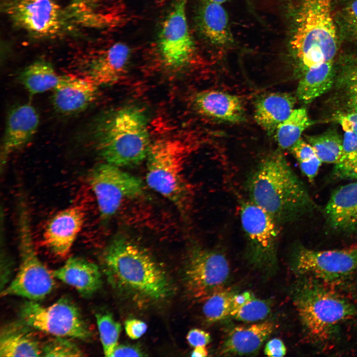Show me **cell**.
<instances>
[{"label": "cell", "instance_id": "obj_13", "mask_svg": "<svg viewBox=\"0 0 357 357\" xmlns=\"http://www.w3.org/2000/svg\"><path fill=\"white\" fill-rule=\"evenodd\" d=\"M295 267L300 274L334 281L344 278L357 268V248L315 250L300 248L295 258Z\"/></svg>", "mask_w": 357, "mask_h": 357}, {"label": "cell", "instance_id": "obj_24", "mask_svg": "<svg viewBox=\"0 0 357 357\" xmlns=\"http://www.w3.org/2000/svg\"><path fill=\"white\" fill-rule=\"evenodd\" d=\"M274 330L273 322L266 321L247 326H238L229 333L221 353L225 355H244L259 349Z\"/></svg>", "mask_w": 357, "mask_h": 357}, {"label": "cell", "instance_id": "obj_19", "mask_svg": "<svg viewBox=\"0 0 357 357\" xmlns=\"http://www.w3.org/2000/svg\"><path fill=\"white\" fill-rule=\"evenodd\" d=\"M201 114L221 122L240 123L246 119L245 110L237 96L216 90L202 91L193 99Z\"/></svg>", "mask_w": 357, "mask_h": 357}, {"label": "cell", "instance_id": "obj_46", "mask_svg": "<svg viewBox=\"0 0 357 357\" xmlns=\"http://www.w3.org/2000/svg\"><path fill=\"white\" fill-rule=\"evenodd\" d=\"M208 352L205 346H199L194 347L191 356L204 357L207 356Z\"/></svg>", "mask_w": 357, "mask_h": 357}, {"label": "cell", "instance_id": "obj_32", "mask_svg": "<svg viewBox=\"0 0 357 357\" xmlns=\"http://www.w3.org/2000/svg\"><path fill=\"white\" fill-rule=\"evenodd\" d=\"M334 172L341 178L357 179V135L351 131L344 132L342 154Z\"/></svg>", "mask_w": 357, "mask_h": 357}, {"label": "cell", "instance_id": "obj_45", "mask_svg": "<svg viewBox=\"0 0 357 357\" xmlns=\"http://www.w3.org/2000/svg\"><path fill=\"white\" fill-rule=\"evenodd\" d=\"M254 298L253 294L248 291L234 295L232 298L231 312H234Z\"/></svg>", "mask_w": 357, "mask_h": 357}, {"label": "cell", "instance_id": "obj_15", "mask_svg": "<svg viewBox=\"0 0 357 357\" xmlns=\"http://www.w3.org/2000/svg\"><path fill=\"white\" fill-rule=\"evenodd\" d=\"M85 212L78 206L58 212L48 222L43 233L45 245L55 255L66 256L82 230Z\"/></svg>", "mask_w": 357, "mask_h": 357}, {"label": "cell", "instance_id": "obj_35", "mask_svg": "<svg viewBox=\"0 0 357 357\" xmlns=\"http://www.w3.org/2000/svg\"><path fill=\"white\" fill-rule=\"evenodd\" d=\"M270 308L265 301L252 298L238 310L231 313L236 320L247 322L264 319L269 313Z\"/></svg>", "mask_w": 357, "mask_h": 357}, {"label": "cell", "instance_id": "obj_41", "mask_svg": "<svg viewBox=\"0 0 357 357\" xmlns=\"http://www.w3.org/2000/svg\"><path fill=\"white\" fill-rule=\"evenodd\" d=\"M322 162L315 156L310 160L299 163L302 172L312 181L316 176Z\"/></svg>", "mask_w": 357, "mask_h": 357}, {"label": "cell", "instance_id": "obj_39", "mask_svg": "<svg viewBox=\"0 0 357 357\" xmlns=\"http://www.w3.org/2000/svg\"><path fill=\"white\" fill-rule=\"evenodd\" d=\"M126 335L131 339L140 338L147 331V326L143 321L132 318L127 319L124 323Z\"/></svg>", "mask_w": 357, "mask_h": 357}, {"label": "cell", "instance_id": "obj_1", "mask_svg": "<svg viewBox=\"0 0 357 357\" xmlns=\"http://www.w3.org/2000/svg\"><path fill=\"white\" fill-rule=\"evenodd\" d=\"M102 259L110 284L131 299L159 301L172 292L163 266L145 247L122 235L112 239L103 252Z\"/></svg>", "mask_w": 357, "mask_h": 357}, {"label": "cell", "instance_id": "obj_17", "mask_svg": "<svg viewBox=\"0 0 357 357\" xmlns=\"http://www.w3.org/2000/svg\"><path fill=\"white\" fill-rule=\"evenodd\" d=\"M88 78L73 74L60 75L53 89L52 103L59 113L70 115L79 113L96 99L98 87Z\"/></svg>", "mask_w": 357, "mask_h": 357}, {"label": "cell", "instance_id": "obj_28", "mask_svg": "<svg viewBox=\"0 0 357 357\" xmlns=\"http://www.w3.org/2000/svg\"><path fill=\"white\" fill-rule=\"evenodd\" d=\"M101 0H71L65 12L73 24L94 28H104L112 25V20L102 12Z\"/></svg>", "mask_w": 357, "mask_h": 357}, {"label": "cell", "instance_id": "obj_18", "mask_svg": "<svg viewBox=\"0 0 357 357\" xmlns=\"http://www.w3.org/2000/svg\"><path fill=\"white\" fill-rule=\"evenodd\" d=\"M131 55L129 47L125 43H115L90 60L85 76L98 86L111 85L118 82L125 73Z\"/></svg>", "mask_w": 357, "mask_h": 357}, {"label": "cell", "instance_id": "obj_14", "mask_svg": "<svg viewBox=\"0 0 357 357\" xmlns=\"http://www.w3.org/2000/svg\"><path fill=\"white\" fill-rule=\"evenodd\" d=\"M241 226L254 256H270L278 239V223L267 212L250 200L240 209Z\"/></svg>", "mask_w": 357, "mask_h": 357}, {"label": "cell", "instance_id": "obj_47", "mask_svg": "<svg viewBox=\"0 0 357 357\" xmlns=\"http://www.w3.org/2000/svg\"><path fill=\"white\" fill-rule=\"evenodd\" d=\"M203 1H208V2H215V3H223L225 2H226L227 0H202Z\"/></svg>", "mask_w": 357, "mask_h": 357}, {"label": "cell", "instance_id": "obj_25", "mask_svg": "<svg viewBox=\"0 0 357 357\" xmlns=\"http://www.w3.org/2000/svg\"><path fill=\"white\" fill-rule=\"evenodd\" d=\"M24 322H13L1 329L0 357H39L42 348Z\"/></svg>", "mask_w": 357, "mask_h": 357}, {"label": "cell", "instance_id": "obj_36", "mask_svg": "<svg viewBox=\"0 0 357 357\" xmlns=\"http://www.w3.org/2000/svg\"><path fill=\"white\" fill-rule=\"evenodd\" d=\"M44 357H81L83 352L74 343L65 337H56L42 348Z\"/></svg>", "mask_w": 357, "mask_h": 357}, {"label": "cell", "instance_id": "obj_4", "mask_svg": "<svg viewBox=\"0 0 357 357\" xmlns=\"http://www.w3.org/2000/svg\"><path fill=\"white\" fill-rule=\"evenodd\" d=\"M290 42L303 71L332 61L338 49L331 0H301Z\"/></svg>", "mask_w": 357, "mask_h": 357}, {"label": "cell", "instance_id": "obj_27", "mask_svg": "<svg viewBox=\"0 0 357 357\" xmlns=\"http://www.w3.org/2000/svg\"><path fill=\"white\" fill-rule=\"evenodd\" d=\"M49 62L36 60L26 66L20 73L19 79L24 87L32 95L53 90L60 78Z\"/></svg>", "mask_w": 357, "mask_h": 357}, {"label": "cell", "instance_id": "obj_37", "mask_svg": "<svg viewBox=\"0 0 357 357\" xmlns=\"http://www.w3.org/2000/svg\"><path fill=\"white\" fill-rule=\"evenodd\" d=\"M341 23L346 34L357 42V0H351L343 8Z\"/></svg>", "mask_w": 357, "mask_h": 357}, {"label": "cell", "instance_id": "obj_21", "mask_svg": "<svg viewBox=\"0 0 357 357\" xmlns=\"http://www.w3.org/2000/svg\"><path fill=\"white\" fill-rule=\"evenodd\" d=\"M200 34L217 46H227L234 42L227 13L221 3L203 1L195 15Z\"/></svg>", "mask_w": 357, "mask_h": 357}, {"label": "cell", "instance_id": "obj_11", "mask_svg": "<svg viewBox=\"0 0 357 357\" xmlns=\"http://www.w3.org/2000/svg\"><path fill=\"white\" fill-rule=\"evenodd\" d=\"M229 273V264L223 254L194 247L188 253L183 268L185 289L192 298L205 300L224 287Z\"/></svg>", "mask_w": 357, "mask_h": 357}, {"label": "cell", "instance_id": "obj_3", "mask_svg": "<svg viewBox=\"0 0 357 357\" xmlns=\"http://www.w3.org/2000/svg\"><path fill=\"white\" fill-rule=\"evenodd\" d=\"M94 138L100 156L119 167L141 163L151 144L146 115L135 106L119 109L105 117L95 129Z\"/></svg>", "mask_w": 357, "mask_h": 357}, {"label": "cell", "instance_id": "obj_22", "mask_svg": "<svg viewBox=\"0 0 357 357\" xmlns=\"http://www.w3.org/2000/svg\"><path fill=\"white\" fill-rule=\"evenodd\" d=\"M295 103V97L288 93L263 95L255 102L254 119L268 134H274L278 125L292 113Z\"/></svg>", "mask_w": 357, "mask_h": 357}, {"label": "cell", "instance_id": "obj_8", "mask_svg": "<svg viewBox=\"0 0 357 357\" xmlns=\"http://www.w3.org/2000/svg\"><path fill=\"white\" fill-rule=\"evenodd\" d=\"M1 9L17 27L36 38H52L72 25L54 0H1Z\"/></svg>", "mask_w": 357, "mask_h": 357}, {"label": "cell", "instance_id": "obj_43", "mask_svg": "<svg viewBox=\"0 0 357 357\" xmlns=\"http://www.w3.org/2000/svg\"><path fill=\"white\" fill-rule=\"evenodd\" d=\"M146 355L135 345H119L115 349L111 357H143Z\"/></svg>", "mask_w": 357, "mask_h": 357}, {"label": "cell", "instance_id": "obj_26", "mask_svg": "<svg viewBox=\"0 0 357 357\" xmlns=\"http://www.w3.org/2000/svg\"><path fill=\"white\" fill-rule=\"evenodd\" d=\"M333 61L324 62L303 72L297 88L298 99L309 103L328 91L335 79Z\"/></svg>", "mask_w": 357, "mask_h": 357}, {"label": "cell", "instance_id": "obj_44", "mask_svg": "<svg viewBox=\"0 0 357 357\" xmlns=\"http://www.w3.org/2000/svg\"><path fill=\"white\" fill-rule=\"evenodd\" d=\"M337 119L344 131H351L357 135V112L341 114Z\"/></svg>", "mask_w": 357, "mask_h": 357}, {"label": "cell", "instance_id": "obj_23", "mask_svg": "<svg viewBox=\"0 0 357 357\" xmlns=\"http://www.w3.org/2000/svg\"><path fill=\"white\" fill-rule=\"evenodd\" d=\"M325 212L332 227L339 230H353L357 226V182L335 190L326 206Z\"/></svg>", "mask_w": 357, "mask_h": 357}, {"label": "cell", "instance_id": "obj_10", "mask_svg": "<svg viewBox=\"0 0 357 357\" xmlns=\"http://www.w3.org/2000/svg\"><path fill=\"white\" fill-rule=\"evenodd\" d=\"M88 181L104 222L115 214L124 200L143 195L145 189L140 178L107 162L92 168L88 175Z\"/></svg>", "mask_w": 357, "mask_h": 357}, {"label": "cell", "instance_id": "obj_31", "mask_svg": "<svg viewBox=\"0 0 357 357\" xmlns=\"http://www.w3.org/2000/svg\"><path fill=\"white\" fill-rule=\"evenodd\" d=\"M305 138L322 163L335 165L338 163L342 154L343 138L336 131L329 130Z\"/></svg>", "mask_w": 357, "mask_h": 357}, {"label": "cell", "instance_id": "obj_40", "mask_svg": "<svg viewBox=\"0 0 357 357\" xmlns=\"http://www.w3.org/2000/svg\"><path fill=\"white\" fill-rule=\"evenodd\" d=\"M186 339L188 344L193 347L206 346L211 340L209 333L198 328L190 330L187 333Z\"/></svg>", "mask_w": 357, "mask_h": 357}, {"label": "cell", "instance_id": "obj_30", "mask_svg": "<svg viewBox=\"0 0 357 357\" xmlns=\"http://www.w3.org/2000/svg\"><path fill=\"white\" fill-rule=\"evenodd\" d=\"M334 83L347 113H357V58L350 60L336 75Z\"/></svg>", "mask_w": 357, "mask_h": 357}, {"label": "cell", "instance_id": "obj_29", "mask_svg": "<svg viewBox=\"0 0 357 357\" xmlns=\"http://www.w3.org/2000/svg\"><path fill=\"white\" fill-rule=\"evenodd\" d=\"M311 123L305 109H294L278 125L274 133L278 146L283 149H291L301 138L302 133Z\"/></svg>", "mask_w": 357, "mask_h": 357}, {"label": "cell", "instance_id": "obj_20", "mask_svg": "<svg viewBox=\"0 0 357 357\" xmlns=\"http://www.w3.org/2000/svg\"><path fill=\"white\" fill-rule=\"evenodd\" d=\"M55 278L73 287L83 297H91L102 286V276L94 263L79 257L69 258L52 272Z\"/></svg>", "mask_w": 357, "mask_h": 357}, {"label": "cell", "instance_id": "obj_9", "mask_svg": "<svg viewBox=\"0 0 357 357\" xmlns=\"http://www.w3.org/2000/svg\"><path fill=\"white\" fill-rule=\"evenodd\" d=\"M21 320L31 328L56 337L87 340L92 332L78 307L67 298L46 307L28 300L20 310Z\"/></svg>", "mask_w": 357, "mask_h": 357}, {"label": "cell", "instance_id": "obj_6", "mask_svg": "<svg viewBox=\"0 0 357 357\" xmlns=\"http://www.w3.org/2000/svg\"><path fill=\"white\" fill-rule=\"evenodd\" d=\"M29 211L24 198L20 196L18 205V232L20 263L10 284L1 296H15L37 301L51 293L55 278L38 257L35 250Z\"/></svg>", "mask_w": 357, "mask_h": 357}, {"label": "cell", "instance_id": "obj_2", "mask_svg": "<svg viewBox=\"0 0 357 357\" xmlns=\"http://www.w3.org/2000/svg\"><path fill=\"white\" fill-rule=\"evenodd\" d=\"M250 201L267 212L278 224L300 214L308 205L307 191L280 153L266 156L248 178Z\"/></svg>", "mask_w": 357, "mask_h": 357}, {"label": "cell", "instance_id": "obj_38", "mask_svg": "<svg viewBox=\"0 0 357 357\" xmlns=\"http://www.w3.org/2000/svg\"><path fill=\"white\" fill-rule=\"evenodd\" d=\"M290 150L298 163L308 161L317 156L313 147L306 140L301 138Z\"/></svg>", "mask_w": 357, "mask_h": 357}, {"label": "cell", "instance_id": "obj_12", "mask_svg": "<svg viewBox=\"0 0 357 357\" xmlns=\"http://www.w3.org/2000/svg\"><path fill=\"white\" fill-rule=\"evenodd\" d=\"M188 0H175L163 21L157 38V47L164 64L173 69L185 66L194 51L186 14Z\"/></svg>", "mask_w": 357, "mask_h": 357}, {"label": "cell", "instance_id": "obj_5", "mask_svg": "<svg viewBox=\"0 0 357 357\" xmlns=\"http://www.w3.org/2000/svg\"><path fill=\"white\" fill-rule=\"evenodd\" d=\"M187 155L186 146L181 141L160 139L151 143L146 157L147 184L173 203L184 217L193 196L184 174Z\"/></svg>", "mask_w": 357, "mask_h": 357}, {"label": "cell", "instance_id": "obj_7", "mask_svg": "<svg viewBox=\"0 0 357 357\" xmlns=\"http://www.w3.org/2000/svg\"><path fill=\"white\" fill-rule=\"evenodd\" d=\"M295 305L308 333L325 340L343 321L356 313L354 305L339 295L316 284L305 285L298 294Z\"/></svg>", "mask_w": 357, "mask_h": 357}, {"label": "cell", "instance_id": "obj_42", "mask_svg": "<svg viewBox=\"0 0 357 357\" xmlns=\"http://www.w3.org/2000/svg\"><path fill=\"white\" fill-rule=\"evenodd\" d=\"M287 349L283 342L278 338H274L268 341L264 348V354L269 357H283Z\"/></svg>", "mask_w": 357, "mask_h": 357}, {"label": "cell", "instance_id": "obj_33", "mask_svg": "<svg viewBox=\"0 0 357 357\" xmlns=\"http://www.w3.org/2000/svg\"><path fill=\"white\" fill-rule=\"evenodd\" d=\"M234 294L230 290L221 288L211 294L205 299L202 310L209 322L221 320L230 315L232 298Z\"/></svg>", "mask_w": 357, "mask_h": 357}, {"label": "cell", "instance_id": "obj_34", "mask_svg": "<svg viewBox=\"0 0 357 357\" xmlns=\"http://www.w3.org/2000/svg\"><path fill=\"white\" fill-rule=\"evenodd\" d=\"M95 317L104 355L111 357L118 346L121 326L108 312L97 313Z\"/></svg>", "mask_w": 357, "mask_h": 357}, {"label": "cell", "instance_id": "obj_16", "mask_svg": "<svg viewBox=\"0 0 357 357\" xmlns=\"http://www.w3.org/2000/svg\"><path fill=\"white\" fill-rule=\"evenodd\" d=\"M39 124V114L30 104L16 106L9 111L1 148V168L5 166L12 153L31 140L38 130Z\"/></svg>", "mask_w": 357, "mask_h": 357}]
</instances>
